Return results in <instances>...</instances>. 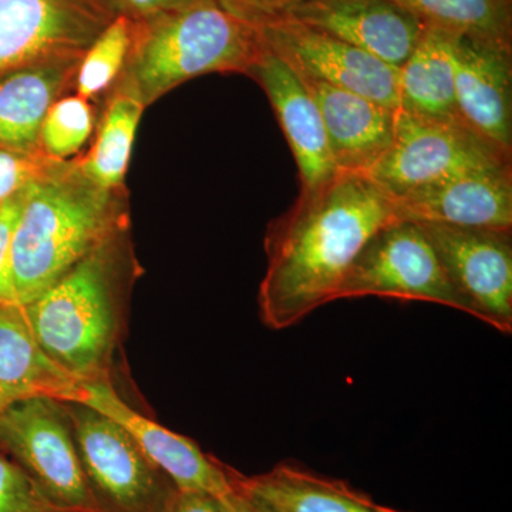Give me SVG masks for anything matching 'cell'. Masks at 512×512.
<instances>
[{
  "instance_id": "33",
  "label": "cell",
  "mask_w": 512,
  "mask_h": 512,
  "mask_svg": "<svg viewBox=\"0 0 512 512\" xmlns=\"http://www.w3.org/2000/svg\"><path fill=\"white\" fill-rule=\"evenodd\" d=\"M238 473H239V471L235 470L234 481H235V484H237V487L239 488V490L242 491V494L245 495V498H247L249 511H251V512H282V511H279L278 508H275L274 505L266 503V501L262 500V498L256 497V495L248 493V491H245L244 488H242L241 485L238 484Z\"/></svg>"
},
{
  "instance_id": "32",
  "label": "cell",
  "mask_w": 512,
  "mask_h": 512,
  "mask_svg": "<svg viewBox=\"0 0 512 512\" xmlns=\"http://www.w3.org/2000/svg\"><path fill=\"white\" fill-rule=\"evenodd\" d=\"M234 473H232V485H234V488H232L231 493L220 497L221 512H251L249 511L247 498H245V495L242 494V491L235 484Z\"/></svg>"
},
{
  "instance_id": "26",
  "label": "cell",
  "mask_w": 512,
  "mask_h": 512,
  "mask_svg": "<svg viewBox=\"0 0 512 512\" xmlns=\"http://www.w3.org/2000/svg\"><path fill=\"white\" fill-rule=\"evenodd\" d=\"M0 512H77L53 503L29 474L0 454Z\"/></svg>"
},
{
  "instance_id": "14",
  "label": "cell",
  "mask_w": 512,
  "mask_h": 512,
  "mask_svg": "<svg viewBox=\"0 0 512 512\" xmlns=\"http://www.w3.org/2000/svg\"><path fill=\"white\" fill-rule=\"evenodd\" d=\"M247 76L262 87L274 107L276 119L298 165L299 194H313L325 187L339 171L330 156L318 104L301 76L265 46L249 67Z\"/></svg>"
},
{
  "instance_id": "27",
  "label": "cell",
  "mask_w": 512,
  "mask_h": 512,
  "mask_svg": "<svg viewBox=\"0 0 512 512\" xmlns=\"http://www.w3.org/2000/svg\"><path fill=\"white\" fill-rule=\"evenodd\" d=\"M30 183L0 204V303L19 305L12 281V244Z\"/></svg>"
},
{
  "instance_id": "19",
  "label": "cell",
  "mask_w": 512,
  "mask_h": 512,
  "mask_svg": "<svg viewBox=\"0 0 512 512\" xmlns=\"http://www.w3.org/2000/svg\"><path fill=\"white\" fill-rule=\"evenodd\" d=\"M79 386L37 345L23 306L0 303V416L29 397L72 402Z\"/></svg>"
},
{
  "instance_id": "16",
  "label": "cell",
  "mask_w": 512,
  "mask_h": 512,
  "mask_svg": "<svg viewBox=\"0 0 512 512\" xmlns=\"http://www.w3.org/2000/svg\"><path fill=\"white\" fill-rule=\"evenodd\" d=\"M458 119L512 158V46L458 36Z\"/></svg>"
},
{
  "instance_id": "20",
  "label": "cell",
  "mask_w": 512,
  "mask_h": 512,
  "mask_svg": "<svg viewBox=\"0 0 512 512\" xmlns=\"http://www.w3.org/2000/svg\"><path fill=\"white\" fill-rule=\"evenodd\" d=\"M238 484L282 512H409L376 503L345 480L282 461L258 476L238 473Z\"/></svg>"
},
{
  "instance_id": "22",
  "label": "cell",
  "mask_w": 512,
  "mask_h": 512,
  "mask_svg": "<svg viewBox=\"0 0 512 512\" xmlns=\"http://www.w3.org/2000/svg\"><path fill=\"white\" fill-rule=\"evenodd\" d=\"M143 109L130 87L117 93L107 107L92 151L79 165L83 174L104 190L113 192L123 184Z\"/></svg>"
},
{
  "instance_id": "6",
  "label": "cell",
  "mask_w": 512,
  "mask_h": 512,
  "mask_svg": "<svg viewBox=\"0 0 512 512\" xmlns=\"http://www.w3.org/2000/svg\"><path fill=\"white\" fill-rule=\"evenodd\" d=\"M512 158L461 120L397 109L392 146L369 177L390 198L473 171L508 167Z\"/></svg>"
},
{
  "instance_id": "7",
  "label": "cell",
  "mask_w": 512,
  "mask_h": 512,
  "mask_svg": "<svg viewBox=\"0 0 512 512\" xmlns=\"http://www.w3.org/2000/svg\"><path fill=\"white\" fill-rule=\"evenodd\" d=\"M402 299L440 303L471 315L419 224L393 221L367 241L339 286V299Z\"/></svg>"
},
{
  "instance_id": "31",
  "label": "cell",
  "mask_w": 512,
  "mask_h": 512,
  "mask_svg": "<svg viewBox=\"0 0 512 512\" xmlns=\"http://www.w3.org/2000/svg\"><path fill=\"white\" fill-rule=\"evenodd\" d=\"M164 512H221L220 498L204 491L177 488Z\"/></svg>"
},
{
  "instance_id": "24",
  "label": "cell",
  "mask_w": 512,
  "mask_h": 512,
  "mask_svg": "<svg viewBox=\"0 0 512 512\" xmlns=\"http://www.w3.org/2000/svg\"><path fill=\"white\" fill-rule=\"evenodd\" d=\"M136 36V22L119 15L84 52L77 69V96L83 99L97 96L113 83L126 67Z\"/></svg>"
},
{
  "instance_id": "30",
  "label": "cell",
  "mask_w": 512,
  "mask_h": 512,
  "mask_svg": "<svg viewBox=\"0 0 512 512\" xmlns=\"http://www.w3.org/2000/svg\"><path fill=\"white\" fill-rule=\"evenodd\" d=\"M120 15L136 23L150 22L164 15L190 8L200 0H116Z\"/></svg>"
},
{
  "instance_id": "28",
  "label": "cell",
  "mask_w": 512,
  "mask_h": 512,
  "mask_svg": "<svg viewBox=\"0 0 512 512\" xmlns=\"http://www.w3.org/2000/svg\"><path fill=\"white\" fill-rule=\"evenodd\" d=\"M49 164L40 156L0 148V204L39 178Z\"/></svg>"
},
{
  "instance_id": "2",
  "label": "cell",
  "mask_w": 512,
  "mask_h": 512,
  "mask_svg": "<svg viewBox=\"0 0 512 512\" xmlns=\"http://www.w3.org/2000/svg\"><path fill=\"white\" fill-rule=\"evenodd\" d=\"M131 274L119 232L23 306L37 345L79 383L111 380L114 355L126 330Z\"/></svg>"
},
{
  "instance_id": "4",
  "label": "cell",
  "mask_w": 512,
  "mask_h": 512,
  "mask_svg": "<svg viewBox=\"0 0 512 512\" xmlns=\"http://www.w3.org/2000/svg\"><path fill=\"white\" fill-rule=\"evenodd\" d=\"M264 49L258 29L200 2L136 23L128 87L146 106L178 84L208 73L247 74Z\"/></svg>"
},
{
  "instance_id": "1",
  "label": "cell",
  "mask_w": 512,
  "mask_h": 512,
  "mask_svg": "<svg viewBox=\"0 0 512 512\" xmlns=\"http://www.w3.org/2000/svg\"><path fill=\"white\" fill-rule=\"evenodd\" d=\"M393 221L392 200L366 175L339 173L313 194H299L266 232L258 293L266 328H292L335 302L356 256Z\"/></svg>"
},
{
  "instance_id": "11",
  "label": "cell",
  "mask_w": 512,
  "mask_h": 512,
  "mask_svg": "<svg viewBox=\"0 0 512 512\" xmlns=\"http://www.w3.org/2000/svg\"><path fill=\"white\" fill-rule=\"evenodd\" d=\"M266 49L299 76L399 109V69L301 23L278 19L258 28Z\"/></svg>"
},
{
  "instance_id": "15",
  "label": "cell",
  "mask_w": 512,
  "mask_h": 512,
  "mask_svg": "<svg viewBox=\"0 0 512 512\" xmlns=\"http://www.w3.org/2000/svg\"><path fill=\"white\" fill-rule=\"evenodd\" d=\"M390 200L397 221L512 229V165L457 175Z\"/></svg>"
},
{
  "instance_id": "23",
  "label": "cell",
  "mask_w": 512,
  "mask_h": 512,
  "mask_svg": "<svg viewBox=\"0 0 512 512\" xmlns=\"http://www.w3.org/2000/svg\"><path fill=\"white\" fill-rule=\"evenodd\" d=\"M426 26L512 46V0H396Z\"/></svg>"
},
{
  "instance_id": "5",
  "label": "cell",
  "mask_w": 512,
  "mask_h": 512,
  "mask_svg": "<svg viewBox=\"0 0 512 512\" xmlns=\"http://www.w3.org/2000/svg\"><path fill=\"white\" fill-rule=\"evenodd\" d=\"M63 403L97 512H164L177 491L167 474L109 417Z\"/></svg>"
},
{
  "instance_id": "29",
  "label": "cell",
  "mask_w": 512,
  "mask_h": 512,
  "mask_svg": "<svg viewBox=\"0 0 512 512\" xmlns=\"http://www.w3.org/2000/svg\"><path fill=\"white\" fill-rule=\"evenodd\" d=\"M252 28L258 29L282 18L298 0H204Z\"/></svg>"
},
{
  "instance_id": "12",
  "label": "cell",
  "mask_w": 512,
  "mask_h": 512,
  "mask_svg": "<svg viewBox=\"0 0 512 512\" xmlns=\"http://www.w3.org/2000/svg\"><path fill=\"white\" fill-rule=\"evenodd\" d=\"M72 402L86 404L123 427L140 450L180 490L204 491L220 498L234 488V468L205 454L188 437L165 429L157 421L131 409L111 380L80 383L79 394Z\"/></svg>"
},
{
  "instance_id": "25",
  "label": "cell",
  "mask_w": 512,
  "mask_h": 512,
  "mask_svg": "<svg viewBox=\"0 0 512 512\" xmlns=\"http://www.w3.org/2000/svg\"><path fill=\"white\" fill-rule=\"evenodd\" d=\"M93 131V111L86 99H59L47 111L40 130V150L52 161L73 157L82 150Z\"/></svg>"
},
{
  "instance_id": "8",
  "label": "cell",
  "mask_w": 512,
  "mask_h": 512,
  "mask_svg": "<svg viewBox=\"0 0 512 512\" xmlns=\"http://www.w3.org/2000/svg\"><path fill=\"white\" fill-rule=\"evenodd\" d=\"M0 447L53 503L97 512L63 402L37 396L12 404L0 416Z\"/></svg>"
},
{
  "instance_id": "10",
  "label": "cell",
  "mask_w": 512,
  "mask_h": 512,
  "mask_svg": "<svg viewBox=\"0 0 512 512\" xmlns=\"http://www.w3.org/2000/svg\"><path fill=\"white\" fill-rule=\"evenodd\" d=\"M419 225L471 316L510 335L512 229Z\"/></svg>"
},
{
  "instance_id": "17",
  "label": "cell",
  "mask_w": 512,
  "mask_h": 512,
  "mask_svg": "<svg viewBox=\"0 0 512 512\" xmlns=\"http://www.w3.org/2000/svg\"><path fill=\"white\" fill-rule=\"evenodd\" d=\"M301 79L318 104L339 173L369 174L392 146L397 109L328 83Z\"/></svg>"
},
{
  "instance_id": "13",
  "label": "cell",
  "mask_w": 512,
  "mask_h": 512,
  "mask_svg": "<svg viewBox=\"0 0 512 512\" xmlns=\"http://www.w3.org/2000/svg\"><path fill=\"white\" fill-rule=\"evenodd\" d=\"M281 19L336 37L396 69L426 29L396 0H298Z\"/></svg>"
},
{
  "instance_id": "3",
  "label": "cell",
  "mask_w": 512,
  "mask_h": 512,
  "mask_svg": "<svg viewBox=\"0 0 512 512\" xmlns=\"http://www.w3.org/2000/svg\"><path fill=\"white\" fill-rule=\"evenodd\" d=\"M111 191L80 167L50 163L30 183L12 244L16 301L29 305L107 239L123 232Z\"/></svg>"
},
{
  "instance_id": "9",
  "label": "cell",
  "mask_w": 512,
  "mask_h": 512,
  "mask_svg": "<svg viewBox=\"0 0 512 512\" xmlns=\"http://www.w3.org/2000/svg\"><path fill=\"white\" fill-rule=\"evenodd\" d=\"M119 15L116 0H0V74L82 57Z\"/></svg>"
},
{
  "instance_id": "18",
  "label": "cell",
  "mask_w": 512,
  "mask_h": 512,
  "mask_svg": "<svg viewBox=\"0 0 512 512\" xmlns=\"http://www.w3.org/2000/svg\"><path fill=\"white\" fill-rule=\"evenodd\" d=\"M82 57L45 60L0 74V148L39 156L43 120L76 77Z\"/></svg>"
},
{
  "instance_id": "21",
  "label": "cell",
  "mask_w": 512,
  "mask_h": 512,
  "mask_svg": "<svg viewBox=\"0 0 512 512\" xmlns=\"http://www.w3.org/2000/svg\"><path fill=\"white\" fill-rule=\"evenodd\" d=\"M457 40L456 33L426 26L399 67V109L431 119L460 120L456 107Z\"/></svg>"
}]
</instances>
